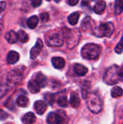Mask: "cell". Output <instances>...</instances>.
<instances>
[{
  "mask_svg": "<svg viewBox=\"0 0 123 124\" xmlns=\"http://www.w3.org/2000/svg\"><path fill=\"white\" fill-rule=\"evenodd\" d=\"M114 29L115 28H114V25L112 23L109 22V23H102L97 28L96 35L99 37H103V36L109 37L112 34Z\"/></svg>",
  "mask_w": 123,
  "mask_h": 124,
  "instance_id": "cell-5",
  "label": "cell"
},
{
  "mask_svg": "<svg viewBox=\"0 0 123 124\" xmlns=\"http://www.w3.org/2000/svg\"><path fill=\"white\" fill-rule=\"evenodd\" d=\"M30 1H31V4H32L33 7H39L42 2L41 0H30Z\"/></svg>",
  "mask_w": 123,
  "mask_h": 124,
  "instance_id": "cell-31",
  "label": "cell"
},
{
  "mask_svg": "<svg viewBox=\"0 0 123 124\" xmlns=\"http://www.w3.org/2000/svg\"><path fill=\"white\" fill-rule=\"evenodd\" d=\"M115 52L117 54H121L123 51V37L121 39L120 41L118 43V44L116 46L115 49Z\"/></svg>",
  "mask_w": 123,
  "mask_h": 124,
  "instance_id": "cell-27",
  "label": "cell"
},
{
  "mask_svg": "<svg viewBox=\"0 0 123 124\" xmlns=\"http://www.w3.org/2000/svg\"><path fill=\"white\" fill-rule=\"evenodd\" d=\"M40 17H41V20L42 22H47V21L49 20V15L46 12L41 13L40 15Z\"/></svg>",
  "mask_w": 123,
  "mask_h": 124,
  "instance_id": "cell-29",
  "label": "cell"
},
{
  "mask_svg": "<svg viewBox=\"0 0 123 124\" xmlns=\"http://www.w3.org/2000/svg\"><path fill=\"white\" fill-rule=\"evenodd\" d=\"M28 87L29 91L31 93H33V94L38 93L40 91V89H41V86L39 85V84L36 80H31V81H30L28 82Z\"/></svg>",
  "mask_w": 123,
  "mask_h": 124,
  "instance_id": "cell-13",
  "label": "cell"
},
{
  "mask_svg": "<svg viewBox=\"0 0 123 124\" xmlns=\"http://www.w3.org/2000/svg\"><path fill=\"white\" fill-rule=\"evenodd\" d=\"M8 114L3 110H0V120H5L8 117Z\"/></svg>",
  "mask_w": 123,
  "mask_h": 124,
  "instance_id": "cell-30",
  "label": "cell"
},
{
  "mask_svg": "<svg viewBox=\"0 0 123 124\" xmlns=\"http://www.w3.org/2000/svg\"><path fill=\"white\" fill-rule=\"evenodd\" d=\"M5 39L10 44H14L18 40L17 39V34L14 31H8L5 34Z\"/></svg>",
  "mask_w": 123,
  "mask_h": 124,
  "instance_id": "cell-17",
  "label": "cell"
},
{
  "mask_svg": "<svg viewBox=\"0 0 123 124\" xmlns=\"http://www.w3.org/2000/svg\"><path fill=\"white\" fill-rule=\"evenodd\" d=\"M106 9V2L104 1H98L94 6V12L96 14H102Z\"/></svg>",
  "mask_w": 123,
  "mask_h": 124,
  "instance_id": "cell-18",
  "label": "cell"
},
{
  "mask_svg": "<svg viewBox=\"0 0 123 124\" xmlns=\"http://www.w3.org/2000/svg\"><path fill=\"white\" fill-rule=\"evenodd\" d=\"M38 23V17L36 15H33L30 17L28 21H27V25L30 29H34L36 28Z\"/></svg>",
  "mask_w": 123,
  "mask_h": 124,
  "instance_id": "cell-19",
  "label": "cell"
},
{
  "mask_svg": "<svg viewBox=\"0 0 123 124\" xmlns=\"http://www.w3.org/2000/svg\"><path fill=\"white\" fill-rule=\"evenodd\" d=\"M111 94H112V97H114V98L120 97H121L123 95V90L122 89V88L120 87V86H115L112 89Z\"/></svg>",
  "mask_w": 123,
  "mask_h": 124,
  "instance_id": "cell-25",
  "label": "cell"
},
{
  "mask_svg": "<svg viewBox=\"0 0 123 124\" xmlns=\"http://www.w3.org/2000/svg\"><path fill=\"white\" fill-rule=\"evenodd\" d=\"M46 1H51V0H46Z\"/></svg>",
  "mask_w": 123,
  "mask_h": 124,
  "instance_id": "cell-38",
  "label": "cell"
},
{
  "mask_svg": "<svg viewBox=\"0 0 123 124\" xmlns=\"http://www.w3.org/2000/svg\"><path fill=\"white\" fill-rule=\"evenodd\" d=\"M70 105L72 108H78L80 105V100L79 95L76 92H72L70 100Z\"/></svg>",
  "mask_w": 123,
  "mask_h": 124,
  "instance_id": "cell-16",
  "label": "cell"
},
{
  "mask_svg": "<svg viewBox=\"0 0 123 124\" xmlns=\"http://www.w3.org/2000/svg\"><path fill=\"white\" fill-rule=\"evenodd\" d=\"M101 48L96 44H87L81 49V55L87 60H96L101 54Z\"/></svg>",
  "mask_w": 123,
  "mask_h": 124,
  "instance_id": "cell-1",
  "label": "cell"
},
{
  "mask_svg": "<svg viewBox=\"0 0 123 124\" xmlns=\"http://www.w3.org/2000/svg\"><path fill=\"white\" fill-rule=\"evenodd\" d=\"M51 62L53 66L57 69H61L65 67V61L62 57H55L51 59Z\"/></svg>",
  "mask_w": 123,
  "mask_h": 124,
  "instance_id": "cell-12",
  "label": "cell"
},
{
  "mask_svg": "<svg viewBox=\"0 0 123 124\" xmlns=\"http://www.w3.org/2000/svg\"><path fill=\"white\" fill-rule=\"evenodd\" d=\"M54 1H55L56 2H59V1H60L61 0H54Z\"/></svg>",
  "mask_w": 123,
  "mask_h": 124,
  "instance_id": "cell-37",
  "label": "cell"
},
{
  "mask_svg": "<svg viewBox=\"0 0 123 124\" xmlns=\"http://www.w3.org/2000/svg\"><path fill=\"white\" fill-rule=\"evenodd\" d=\"M17 105L22 108H26L29 105V100L25 96H20L17 99Z\"/></svg>",
  "mask_w": 123,
  "mask_h": 124,
  "instance_id": "cell-20",
  "label": "cell"
},
{
  "mask_svg": "<svg viewBox=\"0 0 123 124\" xmlns=\"http://www.w3.org/2000/svg\"><path fill=\"white\" fill-rule=\"evenodd\" d=\"M6 9V2L0 1V14H1Z\"/></svg>",
  "mask_w": 123,
  "mask_h": 124,
  "instance_id": "cell-32",
  "label": "cell"
},
{
  "mask_svg": "<svg viewBox=\"0 0 123 124\" xmlns=\"http://www.w3.org/2000/svg\"><path fill=\"white\" fill-rule=\"evenodd\" d=\"M79 0H68V2L70 5L72 6H74V5H76L78 3Z\"/></svg>",
  "mask_w": 123,
  "mask_h": 124,
  "instance_id": "cell-33",
  "label": "cell"
},
{
  "mask_svg": "<svg viewBox=\"0 0 123 124\" xmlns=\"http://www.w3.org/2000/svg\"><path fill=\"white\" fill-rule=\"evenodd\" d=\"M91 0H82V4L83 5H88L90 3Z\"/></svg>",
  "mask_w": 123,
  "mask_h": 124,
  "instance_id": "cell-35",
  "label": "cell"
},
{
  "mask_svg": "<svg viewBox=\"0 0 123 124\" xmlns=\"http://www.w3.org/2000/svg\"><path fill=\"white\" fill-rule=\"evenodd\" d=\"M8 85H1L0 86V99L7 93L8 90Z\"/></svg>",
  "mask_w": 123,
  "mask_h": 124,
  "instance_id": "cell-28",
  "label": "cell"
},
{
  "mask_svg": "<svg viewBox=\"0 0 123 124\" xmlns=\"http://www.w3.org/2000/svg\"><path fill=\"white\" fill-rule=\"evenodd\" d=\"M17 39L22 42V43H25L28 41L29 39V37H28V35L22 30H20L18 31V33H17Z\"/></svg>",
  "mask_w": 123,
  "mask_h": 124,
  "instance_id": "cell-24",
  "label": "cell"
},
{
  "mask_svg": "<svg viewBox=\"0 0 123 124\" xmlns=\"http://www.w3.org/2000/svg\"><path fill=\"white\" fill-rule=\"evenodd\" d=\"M2 21H1V20H0V33H1V29H2V26H3V24H2V23H1Z\"/></svg>",
  "mask_w": 123,
  "mask_h": 124,
  "instance_id": "cell-36",
  "label": "cell"
},
{
  "mask_svg": "<svg viewBox=\"0 0 123 124\" xmlns=\"http://www.w3.org/2000/svg\"><path fill=\"white\" fill-rule=\"evenodd\" d=\"M120 81H123V66L122 68H120Z\"/></svg>",
  "mask_w": 123,
  "mask_h": 124,
  "instance_id": "cell-34",
  "label": "cell"
},
{
  "mask_svg": "<svg viewBox=\"0 0 123 124\" xmlns=\"http://www.w3.org/2000/svg\"><path fill=\"white\" fill-rule=\"evenodd\" d=\"M36 81L39 84L41 87H44L46 84V82H47L46 76L43 74H42L41 73H38L36 75Z\"/></svg>",
  "mask_w": 123,
  "mask_h": 124,
  "instance_id": "cell-21",
  "label": "cell"
},
{
  "mask_svg": "<svg viewBox=\"0 0 123 124\" xmlns=\"http://www.w3.org/2000/svg\"><path fill=\"white\" fill-rule=\"evenodd\" d=\"M120 68L114 65L109 68L104 76V81L108 85H114L120 81Z\"/></svg>",
  "mask_w": 123,
  "mask_h": 124,
  "instance_id": "cell-2",
  "label": "cell"
},
{
  "mask_svg": "<svg viewBox=\"0 0 123 124\" xmlns=\"http://www.w3.org/2000/svg\"><path fill=\"white\" fill-rule=\"evenodd\" d=\"M46 121L49 124H66L68 121V117L65 112L59 110L49 113Z\"/></svg>",
  "mask_w": 123,
  "mask_h": 124,
  "instance_id": "cell-4",
  "label": "cell"
},
{
  "mask_svg": "<svg viewBox=\"0 0 123 124\" xmlns=\"http://www.w3.org/2000/svg\"><path fill=\"white\" fill-rule=\"evenodd\" d=\"M34 108L38 115H42L46 112V110L47 109V105L44 102L38 100V101H36L35 102Z\"/></svg>",
  "mask_w": 123,
  "mask_h": 124,
  "instance_id": "cell-10",
  "label": "cell"
},
{
  "mask_svg": "<svg viewBox=\"0 0 123 124\" xmlns=\"http://www.w3.org/2000/svg\"><path fill=\"white\" fill-rule=\"evenodd\" d=\"M79 17H80L79 12H73L68 17V21L70 25H74L77 24V23L78 22Z\"/></svg>",
  "mask_w": 123,
  "mask_h": 124,
  "instance_id": "cell-22",
  "label": "cell"
},
{
  "mask_svg": "<svg viewBox=\"0 0 123 124\" xmlns=\"http://www.w3.org/2000/svg\"><path fill=\"white\" fill-rule=\"evenodd\" d=\"M21 79H22V75L14 70L9 74V76L7 78V85L12 86L20 82Z\"/></svg>",
  "mask_w": 123,
  "mask_h": 124,
  "instance_id": "cell-7",
  "label": "cell"
},
{
  "mask_svg": "<svg viewBox=\"0 0 123 124\" xmlns=\"http://www.w3.org/2000/svg\"><path fill=\"white\" fill-rule=\"evenodd\" d=\"M51 101L56 102L59 106L65 108L67 106V97L64 92L59 93V94H55L51 96Z\"/></svg>",
  "mask_w": 123,
  "mask_h": 124,
  "instance_id": "cell-6",
  "label": "cell"
},
{
  "mask_svg": "<svg viewBox=\"0 0 123 124\" xmlns=\"http://www.w3.org/2000/svg\"><path fill=\"white\" fill-rule=\"evenodd\" d=\"M20 55L17 52L14 51H11L8 53L7 56V61L9 64H14L18 61Z\"/></svg>",
  "mask_w": 123,
  "mask_h": 124,
  "instance_id": "cell-14",
  "label": "cell"
},
{
  "mask_svg": "<svg viewBox=\"0 0 123 124\" xmlns=\"http://www.w3.org/2000/svg\"><path fill=\"white\" fill-rule=\"evenodd\" d=\"M43 48V42L41 39H38L36 45L31 49L30 52V57L31 59H36L39 54L40 52Z\"/></svg>",
  "mask_w": 123,
  "mask_h": 124,
  "instance_id": "cell-9",
  "label": "cell"
},
{
  "mask_svg": "<svg viewBox=\"0 0 123 124\" xmlns=\"http://www.w3.org/2000/svg\"><path fill=\"white\" fill-rule=\"evenodd\" d=\"M47 43L51 46H60L63 44L64 41L59 34H53L49 38Z\"/></svg>",
  "mask_w": 123,
  "mask_h": 124,
  "instance_id": "cell-8",
  "label": "cell"
},
{
  "mask_svg": "<svg viewBox=\"0 0 123 124\" xmlns=\"http://www.w3.org/2000/svg\"><path fill=\"white\" fill-rule=\"evenodd\" d=\"M123 11V0H115V12L116 15H120Z\"/></svg>",
  "mask_w": 123,
  "mask_h": 124,
  "instance_id": "cell-23",
  "label": "cell"
},
{
  "mask_svg": "<svg viewBox=\"0 0 123 124\" xmlns=\"http://www.w3.org/2000/svg\"><path fill=\"white\" fill-rule=\"evenodd\" d=\"M87 98V106L90 111L94 113H99L102 110V102L101 100L95 94H88Z\"/></svg>",
  "mask_w": 123,
  "mask_h": 124,
  "instance_id": "cell-3",
  "label": "cell"
},
{
  "mask_svg": "<svg viewBox=\"0 0 123 124\" xmlns=\"http://www.w3.org/2000/svg\"><path fill=\"white\" fill-rule=\"evenodd\" d=\"M35 121H36V116L31 112L25 114L22 118V122L25 124H33L35 123Z\"/></svg>",
  "mask_w": 123,
  "mask_h": 124,
  "instance_id": "cell-15",
  "label": "cell"
},
{
  "mask_svg": "<svg viewBox=\"0 0 123 124\" xmlns=\"http://www.w3.org/2000/svg\"><path fill=\"white\" fill-rule=\"evenodd\" d=\"M74 72L78 76H83L88 72V68L81 64H75L74 65Z\"/></svg>",
  "mask_w": 123,
  "mask_h": 124,
  "instance_id": "cell-11",
  "label": "cell"
},
{
  "mask_svg": "<svg viewBox=\"0 0 123 124\" xmlns=\"http://www.w3.org/2000/svg\"><path fill=\"white\" fill-rule=\"evenodd\" d=\"M91 19L90 17H86L83 20V23L81 24V27L83 28V31H86L89 27H90V25H91Z\"/></svg>",
  "mask_w": 123,
  "mask_h": 124,
  "instance_id": "cell-26",
  "label": "cell"
}]
</instances>
